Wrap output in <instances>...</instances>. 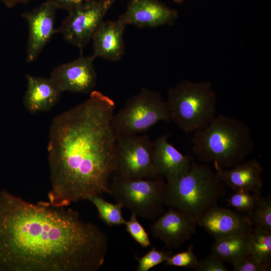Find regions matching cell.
I'll use <instances>...</instances> for the list:
<instances>
[{"instance_id":"obj_6","label":"cell","mask_w":271,"mask_h":271,"mask_svg":"<svg viewBox=\"0 0 271 271\" xmlns=\"http://www.w3.org/2000/svg\"><path fill=\"white\" fill-rule=\"evenodd\" d=\"M160 121H171L166 100L160 92L142 88L113 113L111 124L117 137L144 133Z\"/></svg>"},{"instance_id":"obj_13","label":"cell","mask_w":271,"mask_h":271,"mask_svg":"<svg viewBox=\"0 0 271 271\" xmlns=\"http://www.w3.org/2000/svg\"><path fill=\"white\" fill-rule=\"evenodd\" d=\"M196 221L188 215L169 208L150 227L152 236L169 248H178L189 240L196 232Z\"/></svg>"},{"instance_id":"obj_23","label":"cell","mask_w":271,"mask_h":271,"mask_svg":"<svg viewBox=\"0 0 271 271\" xmlns=\"http://www.w3.org/2000/svg\"><path fill=\"white\" fill-rule=\"evenodd\" d=\"M261 192L253 193L246 191H235L226 199L229 206L238 212L249 214L254 207Z\"/></svg>"},{"instance_id":"obj_8","label":"cell","mask_w":271,"mask_h":271,"mask_svg":"<svg viewBox=\"0 0 271 271\" xmlns=\"http://www.w3.org/2000/svg\"><path fill=\"white\" fill-rule=\"evenodd\" d=\"M153 141L145 134L117 137L115 176L126 179L158 178L153 161Z\"/></svg>"},{"instance_id":"obj_17","label":"cell","mask_w":271,"mask_h":271,"mask_svg":"<svg viewBox=\"0 0 271 271\" xmlns=\"http://www.w3.org/2000/svg\"><path fill=\"white\" fill-rule=\"evenodd\" d=\"M27 89L23 104L31 114L47 111L59 100L63 91L51 77L46 78L27 74Z\"/></svg>"},{"instance_id":"obj_5","label":"cell","mask_w":271,"mask_h":271,"mask_svg":"<svg viewBox=\"0 0 271 271\" xmlns=\"http://www.w3.org/2000/svg\"><path fill=\"white\" fill-rule=\"evenodd\" d=\"M171 121L186 133L206 127L216 116V95L209 82L183 80L168 91Z\"/></svg>"},{"instance_id":"obj_2","label":"cell","mask_w":271,"mask_h":271,"mask_svg":"<svg viewBox=\"0 0 271 271\" xmlns=\"http://www.w3.org/2000/svg\"><path fill=\"white\" fill-rule=\"evenodd\" d=\"M114 101L93 90L83 102L56 116L50 127L49 202L66 207L103 193L116 163L117 136L111 124Z\"/></svg>"},{"instance_id":"obj_30","label":"cell","mask_w":271,"mask_h":271,"mask_svg":"<svg viewBox=\"0 0 271 271\" xmlns=\"http://www.w3.org/2000/svg\"><path fill=\"white\" fill-rule=\"evenodd\" d=\"M6 7L13 8L18 5L26 4L33 0H0Z\"/></svg>"},{"instance_id":"obj_4","label":"cell","mask_w":271,"mask_h":271,"mask_svg":"<svg viewBox=\"0 0 271 271\" xmlns=\"http://www.w3.org/2000/svg\"><path fill=\"white\" fill-rule=\"evenodd\" d=\"M226 193L225 185L216 172L207 165L194 161L187 174L167 182L164 204L188 215L197 222L218 206L219 200Z\"/></svg>"},{"instance_id":"obj_28","label":"cell","mask_w":271,"mask_h":271,"mask_svg":"<svg viewBox=\"0 0 271 271\" xmlns=\"http://www.w3.org/2000/svg\"><path fill=\"white\" fill-rule=\"evenodd\" d=\"M223 262L211 253L205 258L198 260L195 271H228V269Z\"/></svg>"},{"instance_id":"obj_24","label":"cell","mask_w":271,"mask_h":271,"mask_svg":"<svg viewBox=\"0 0 271 271\" xmlns=\"http://www.w3.org/2000/svg\"><path fill=\"white\" fill-rule=\"evenodd\" d=\"M173 254L172 251H160L155 247L141 257H136L138 262L137 271H149L154 266L164 262Z\"/></svg>"},{"instance_id":"obj_29","label":"cell","mask_w":271,"mask_h":271,"mask_svg":"<svg viewBox=\"0 0 271 271\" xmlns=\"http://www.w3.org/2000/svg\"><path fill=\"white\" fill-rule=\"evenodd\" d=\"M58 9H63L68 13L82 6L89 0H50Z\"/></svg>"},{"instance_id":"obj_11","label":"cell","mask_w":271,"mask_h":271,"mask_svg":"<svg viewBox=\"0 0 271 271\" xmlns=\"http://www.w3.org/2000/svg\"><path fill=\"white\" fill-rule=\"evenodd\" d=\"M92 55L82 54L75 60L60 65L51 72L62 91L88 93L93 90L97 80V73Z\"/></svg>"},{"instance_id":"obj_25","label":"cell","mask_w":271,"mask_h":271,"mask_svg":"<svg viewBox=\"0 0 271 271\" xmlns=\"http://www.w3.org/2000/svg\"><path fill=\"white\" fill-rule=\"evenodd\" d=\"M198 260L197 257L193 252V245L190 244L186 250L172 254L167 257L165 261V264L195 270L198 265Z\"/></svg>"},{"instance_id":"obj_31","label":"cell","mask_w":271,"mask_h":271,"mask_svg":"<svg viewBox=\"0 0 271 271\" xmlns=\"http://www.w3.org/2000/svg\"><path fill=\"white\" fill-rule=\"evenodd\" d=\"M178 4H182L185 0H172Z\"/></svg>"},{"instance_id":"obj_18","label":"cell","mask_w":271,"mask_h":271,"mask_svg":"<svg viewBox=\"0 0 271 271\" xmlns=\"http://www.w3.org/2000/svg\"><path fill=\"white\" fill-rule=\"evenodd\" d=\"M263 167L255 159L232 168L216 171L224 184L235 191L261 192L263 186Z\"/></svg>"},{"instance_id":"obj_19","label":"cell","mask_w":271,"mask_h":271,"mask_svg":"<svg viewBox=\"0 0 271 271\" xmlns=\"http://www.w3.org/2000/svg\"><path fill=\"white\" fill-rule=\"evenodd\" d=\"M250 232L216 239L212 244V253L223 262L233 263L250 255Z\"/></svg>"},{"instance_id":"obj_16","label":"cell","mask_w":271,"mask_h":271,"mask_svg":"<svg viewBox=\"0 0 271 271\" xmlns=\"http://www.w3.org/2000/svg\"><path fill=\"white\" fill-rule=\"evenodd\" d=\"M126 26L118 19L103 21L94 33L93 57L110 61L120 60L124 54L123 34Z\"/></svg>"},{"instance_id":"obj_21","label":"cell","mask_w":271,"mask_h":271,"mask_svg":"<svg viewBox=\"0 0 271 271\" xmlns=\"http://www.w3.org/2000/svg\"><path fill=\"white\" fill-rule=\"evenodd\" d=\"M87 200L95 207L99 218L107 225L112 227L124 224L126 220L122 215V207L119 204L109 202L100 196L91 197Z\"/></svg>"},{"instance_id":"obj_14","label":"cell","mask_w":271,"mask_h":271,"mask_svg":"<svg viewBox=\"0 0 271 271\" xmlns=\"http://www.w3.org/2000/svg\"><path fill=\"white\" fill-rule=\"evenodd\" d=\"M169 134H164L153 141V161L154 167L161 176L169 182L185 175L191 169L193 162L189 155H183L168 139Z\"/></svg>"},{"instance_id":"obj_12","label":"cell","mask_w":271,"mask_h":271,"mask_svg":"<svg viewBox=\"0 0 271 271\" xmlns=\"http://www.w3.org/2000/svg\"><path fill=\"white\" fill-rule=\"evenodd\" d=\"M178 12L159 0H128L124 12L118 19L124 25L155 28L172 25Z\"/></svg>"},{"instance_id":"obj_15","label":"cell","mask_w":271,"mask_h":271,"mask_svg":"<svg viewBox=\"0 0 271 271\" xmlns=\"http://www.w3.org/2000/svg\"><path fill=\"white\" fill-rule=\"evenodd\" d=\"M197 223L215 239L250 232L253 229L246 214L218 206L208 211Z\"/></svg>"},{"instance_id":"obj_3","label":"cell","mask_w":271,"mask_h":271,"mask_svg":"<svg viewBox=\"0 0 271 271\" xmlns=\"http://www.w3.org/2000/svg\"><path fill=\"white\" fill-rule=\"evenodd\" d=\"M191 142L197 158L213 163L216 171L244 162L254 148L248 124L222 114L216 115L206 127L194 132Z\"/></svg>"},{"instance_id":"obj_22","label":"cell","mask_w":271,"mask_h":271,"mask_svg":"<svg viewBox=\"0 0 271 271\" xmlns=\"http://www.w3.org/2000/svg\"><path fill=\"white\" fill-rule=\"evenodd\" d=\"M252 226L271 231V197L260 194L252 211L246 214Z\"/></svg>"},{"instance_id":"obj_9","label":"cell","mask_w":271,"mask_h":271,"mask_svg":"<svg viewBox=\"0 0 271 271\" xmlns=\"http://www.w3.org/2000/svg\"><path fill=\"white\" fill-rule=\"evenodd\" d=\"M116 0H89L68 13L58 33L82 52Z\"/></svg>"},{"instance_id":"obj_27","label":"cell","mask_w":271,"mask_h":271,"mask_svg":"<svg viewBox=\"0 0 271 271\" xmlns=\"http://www.w3.org/2000/svg\"><path fill=\"white\" fill-rule=\"evenodd\" d=\"M234 271H268L271 265L264 264L249 255L232 263Z\"/></svg>"},{"instance_id":"obj_20","label":"cell","mask_w":271,"mask_h":271,"mask_svg":"<svg viewBox=\"0 0 271 271\" xmlns=\"http://www.w3.org/2000/svg\"><path fill=\"white\" fill-rule=\"evenodd\" d=\"M250 255L264 264L271 265V231L253 227L250 233Z\"/></svg>"},{"instance_id":"obj_10","label":"cell","mask_w":271,"mask_h":271,"mask_svg":"<svg viewBox=\"0 0 271 271\" xmlns=\"http://www.w3.org/2000/svg\"><path fill=\"white\" fill-rule=\"evenodd\" d=\"M56 5L50 0L40 6L22 15L27 22L29 36L26 60L35 61L53 36L58 32L55 28Z\"/></svg>"},{"instance_id":"obj_7","label":"cell","mask_w":271,"mask_h":271,"mask_svg":"<svg viewBox=\"0 0 271 271\" xmlns=\"http://www.w3.org/2000/svg\"><path fill=\"white\" fill-rule=\"evenodd\" d=\"M167 182L162 176L153 179H126L114 176L111 195L122 208L137 216L154 220L164 210Z\"/></svg>"},{"instance_id":"obj_26","label":"cell","mask_w":271,"mask_h":271,"mask_svg":"<svg viewBox=\"0 0 271 271\" xmlns=\"http://www.w3.org/2000/svg\"><path fill=\"white\" fill-rule=\"evenodd\" d=\"M124 225H125L126 231L141 246L147 247L151 245L149 235L134 213H132L129 219L126 220Z\"/></svg>"},{"instance_id":"obj_1","label":"cell","mask_w":271,"mask_h":271,"mask_svg":"<svg viewBox=\"0 0 271 271\" xmlns=\"http://www.w3.org/2000/svg\"><path fill=\"white\" fill-rule=\"evenodd\" d=\"M108 237L71 208L0 191V271H97Z\"/></svg>"}]
</instances>
